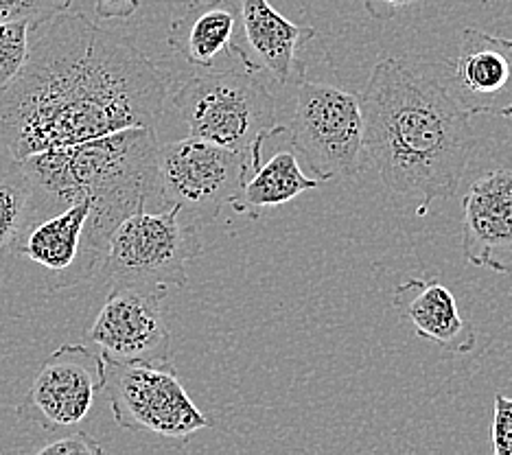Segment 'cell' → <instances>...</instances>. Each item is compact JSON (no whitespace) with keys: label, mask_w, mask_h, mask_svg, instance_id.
<instances>
[{"label":"cell","mask_w":512,"mask_h":455,"mask_svg":"<svg viewBox=\"0 0 512 455\" xmlns=\"http://www.w3.org/2000/svg\"><path fill=\"white\" fill-rule=\"evenodd\" d=\"M169 79L138 49L79 11L31 31L27 62L0 90V145L14 162L132 127H156Z\"/></svg>","instance_id":"1"},{"label":"cell","mask_w":512,"mask_h":455,"mask_svg":"<svg viewBox=\"0 0 512 455\" xmlns=\"http://www.w3.org/2000/svg\"><path fill=\"white\" fill-rule=\"evenodd\" d=\"M362 103L368 160L386 189L416 204L423 217L436 200L458 193L477 147L473 116L445 84L401 57L372 68Z\"/></svg>","instance_id":"2"},{"label":"cell","mask_w":512,"mask_h":455,"mask_svg":"<svg viewBox=\"0 0 512 455\" xmlns=\"http://www.w3.org/2000/svg\"><path fill=\"white\" fill-rule=\"evenodd\" d=\"M158 145L156 127H132L16 162L31 189V217L92 200L112 235L125 217L160 202Z\"/></svg>","instance_id":"3"},{"label":"cell","mask_w":512,"mask_h":455,"mask_svg":"<svg viewBox=\"0 0 512 455\" xmlns=\"http://www.w3.org/2000/svg\"><path fill=\"white\" fill-rule=\"evenodd\" d=\"M173 105L189 136L246 158V178L259 167L263 145L283 127L270 88L237 60L186 79L173 92Z\"/></svg>","instance_id":"4"},{"label":"cell","mask_w":512,"mask_h":455,"mask_svg":"<svg viewBox=\"0 0 512 455\" xmlns=\"http://www.w3.org/2000/svg\"><path fill=\"white\" fill-rule=\"evenodd\" d=\"M296 86L289 143L318 180L357 178L370 162L362 95L305 77Z\"/></svg>","instance_id":"5"},{"label":"cell","mask_w":512,"mask_h":455,"mask_svg":"<svg viewBox=\"0 0 512 455\" xmlns=\"http://www.w3.org/2000/svg\"><path fill=\"white\" fill-rule=\"evenodd\" d=\"M202 252L200 228L165 206L151 213L136 210L114 228L99 274L114 283H147L186 287V265Z\"/></svg>","instance_id":"6"},{"label":"cell","mask_w":512,"mask_h":455,"mask_svg":"<svg viewBox=\"0 0 512 455\" xmlns=\"http://www.w3.org/2000/svg\"><path fill=\"white\" fill-rule=\"evenodd\" d=\"M160 206H176L180 215L202 228L235 200L246 180V158L202 138L158 145Z\"/></svg>","instance_id":"7"},{"label":"cell","mask_w":512,"mask_h":455,"mask_svg":"<svg viewBox=\"0 0 512 455\" xmlns=\"http://www.w3.org/2000/svg\"><path fill=\"white\" fill-rule=\"evenodd\" d=\"M103 361V392L119 427L134 434L189 440V436L213 425L184 390L176 366Z\"/></svg>","instance_id":"8"},{"label":"cell","mask_w":512,"mask_h":455,"mask_svg":"<svg viewBox=\"0 0 512 455\" xmlns=\"http://www.w3.org/2000/svg\"><path fill=\"white\" fill-rule=\"evenodd\" d=\"M110 237L95 202L79 200L53 213L33 215L9 252L40 267L49 291H60L99 274Z\"/></svg>","instance_id":"9"},{"label":"cell","mask_w":512,"mask_h":455,"mask_svg":"<svg viewBox=\"0 0 512 455\" xmlns=\"http://www.w3.org/2000/svg\"><path fill=\"white\" fill-rule=\"evenodd\" d=\"M167 287L147 283H114L103 302L90 340L101 357L121 364L176 366L171 331L162 311Z\"/></svg>","instance_id":"10"},{"label":"cell","mask_w":512,"mask_h":455,"mask_svg":"<svg viewBox=\"0 0 512 455\" xmlns=\"http://www.w3.org/2000/svg\"><path fill=\"white\" fill-rule=\"evenodd\" d=\"M106 361L84 344H62L44 361L16 414L44 431L84 423L103 392Z\"/></svg>","instance_id":"11"},{"label":"cell","mask_w":512,"mask_h":455,"mask_svg":"<svg viewBox=\"0 0 512 455\" xmlns=\"http://www.w3.org/2000/svg\"><path fill=\"white\" fill-rule=\"evenodd\" d=\"M445 88L471 116L512 119V40L464 29Z\"/></svg>","instance_id":"12"},{"label":"cell","mask_w":512,"mask_h":455,"mask_svg":"<svg viewBox=\"0 0 512 455\" xmlns=\"http://www.w3.org/2000/svg\"><path fill=\"white\" fill-rule=\"evenodd\" d=\"M241 40L235 38L232 55L237 62L265 73L281 86L298 84L305 77V64L298 60L302 46L318 35V29L296 25L272 7L270 0H239Z\"/></svg>","instance_id":"13"},{"label":"cell","mask_w":512,"mask_h":455,"mask_svg":"<svg viewBox=\"0 0 512 455\" xmlns=\"http://www.w3.org/2000/svg\"><path fill=\"white\" fill-rule=\"evenodd\" d=\"M462 254L475 267L512 276V171H488L464 193Z\"/></svg>","instance_id":"14"},{"label":"cell","mask_w":512,"mask_h":455,"mask_svg":"<svg viewBox=\"0 0 512 455\" xmlns=\"http://www.w3.org/2000/svg\"><path fill=\"white\" fill-rule=\"evenodd\" d=\"M392 307L418 337L451 355H467L477 344L475 326L462 318L456 298L436 276L403 280L394 287Z\"/></svg>","instance_id":"15"},{"label":"cell","mask_w":512,"mask_h":455,"mask_svg":"<svg viewBox=\"0 0 512 455\" xmlns=\"http://www.w3.org/2000/svg\"><path fill=\"white\" fill-rule=\"evenodd\" d=\"M237 20L239 7L235 0H189L171 22L167 44L197 70L217 68L221 60H237L232 55Z\"/></svg>","instance_id":"16"},{"label":"cell","mask_w":512,"mask_h":455,"mask_svg":"<svg viewBox=\"0 0 512 455\" xmlns=\"http://www.w3.org/2000/svg\"><path fill=\"white\" fill-rule=\"evenodd\" d=\"M324 182L318 178H309L302 171L294 151H276V154L259 162L246 180L241 184V191L228 206L237 215H248L252 219L259 217L265 208L283 206L292 202L294 197L318 189Z\"/></svg>","instance_id":"17"},{"label":"cell","mask_w":512,"mask_h":455,"mask_svg":"<svg viewBox=\"0 0 512 455\" xmlns=\"http://www.w3.org/2000/svg\"><path fill=\"white\" fill-rule=\"evenodd\" d=\"M31 189L18 165L0 173V252L11 250L31 219Z\"/></svg>","instance_id":"18"},{"label":"cell","mask_w":512,"mask_h":455,"mask_svg":"<svg viewBox=\"0 0 512 455\" xmlns=\"http://www.w3.org/2000/svg\"><path fill=\"white\" fill-rule=\"evenodd\" d=\"M31 31L29 22H0V90L25 66Z\"/></svg>","instance_id":"19"},{"label":"cell","mask_w":512,"mask_h":455,"mask_svg":"<svg viewBox=\"0 0 512 455\" xmlns=\"http://www.w3.org/2000/svg\"><path fill=\"white\" fill-rule=\"evenodd\" d=\"M66 9H71V0H0V22L22 20L36 29Z\"/></svg>","instance_id":"20"},{"label":"cell","mask_w":512,"mask_h":455,"mask_svg":"<svg viewBox=\"0 0 512 455\" xmlns=\"http://www.w3.org/2000/svg\"><path fill=\"white\" fill-rule=\"evenodd\" d=\"M491 449L495 455H512V399L504 394L495 396Z\"/></svg>","instance_id":"21"},{"label":"cell","mask_w":512,"mask_h":455,"mask_svg":"<svg viewBox=\"0 0 512 455\" xmlns=\"http://www.w3.org/2000/svg\"><path fill=\"white\" fill-rule=\"evenodd\" d=\"M40 455H101L103 445L84 431H75V434L66 438H57L46 442L42 449H38Z\"/></svg>","instance_id":"22"},{"label":"cell","mask_w":512,"mask_h":455,"mask_svg":"<svg viewBox=\"0 0 512 455\" xmlns=\"http://www.w3.org/2000/svg\"><path fill=\"white\" fill-rule=\"evenodd\" d=\"M427 0H364V7L372 18L390 20L397 18L403 11H410L425 5Z\"/></svg>","instance_id":"23"},{"label":"cell","mask_w":512,"mask_h":455,"mask_svg":"<svg viewBox=\"0 0 512 455\" xmlns=\"http://www.w3.org/2000/svg\"><path fill=\"white\" fill-rule=\"evenodd\" d=\"M141 0H95V14L101 20H127L132 18Z\"/></svg>","instance_id":"24"}]
</instances>
